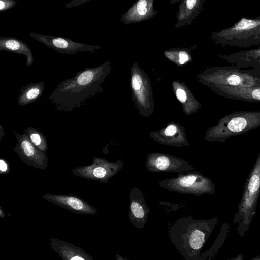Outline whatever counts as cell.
<instances>
[{"mask_svg":"<svg viewBox=\"0 0 260 260\" xmlns=\"http://www.w3.org/2000/svg\"><path fill=\"white\" fill-rule=\"evenodd\" d=\"M107 71V63L87 67L74 77L61 82L50 94L48 100L56 110L71 112L85 105L101 91V84Z\"/></svg>","mask_w":260,"mask_h":260,"instance_id":"1","label":"cell"},{"mask_svg":"<svg viewBox=\"0 0 260 260\" xmlns=\"http://www.w3.org/2000/svg\"><path fill=\"white\" fill-rule=\"evenodd\" d=\"M218 219H197L183 216L169 228L168 236L176 249L185 260H201V250Z\"/></svg>","mask_w":260,"mask_h":260,"instance_id":"2","label":"cell"},{"mask_svg":"<svg viewBox=\"0 0 260 260\" xmlns=\"http://www.w3.org/2000/svg\"><path fill=\"white\" fill-rule=\"evenodd\" d=\"M260 196V152L244 186L242 196L235 214L233 223L238 225L237 231L242 237L248 231L256 214Z\"/></svg>","mask_w":260,"mask_h":260,"instance_id":"3","label":"cell"},{"mask_svg":"<svg viewBox=\"0 0 260 260\" xmlns=\"http://www.w3.org/2000/svg\"><path fill=\"white\" fill-rule=\"evenodd\" d=\"M211 38L223 46H260V15L253 18L243 17L230 27L213 31Z\"/></svg>","mask_w":260,"mask_h":260,"instance_id":"4","label":"cell"},{"mask_svg":"<svg viewBox=\"0 0 260 260\" xmlns=\"http://www.w3.org/2000/svg\"><path fill=\"white\" fill-rule=\"evenodd\" d=\"M158 185L170 191L184 194H214L215 186L212 180L196 170L178 173L176 177L161 180Z\"/></svg>","mask_w":260,"mask_h":260,"instance_id":"5","label":"cell"},{"mask_svg":"<svg viewBox=\"0 0 260 260\" xmlns=\"http://www.w3.org/2000/svg\"><path fill=\"white\" fill-rule=\"evenodd\" d=\"M260 127V111H239L229 113L215 128V140L221 142Z\"/></svg>","mask_w":260,"mask_h":260,"instance_id":"6","label":"cell"},{"mask_svg":"<svg viewBox=\"0 0 260 260\" xmlns=\"http://www.w3.org/2000/svg\"><path fill=\"white\" fill-rule=\"evenodd\" d=\"M214 81L216 87L249 86L260 84V73L253 69H243L238 67L217 68Z\"/></svg>","mask_w":260,"mask_h":260,"instance_id":"7","label":"cell"},{"mask_svg":"<svg viewBox=\"0 0 260 260\" xmlns=\"http://www.w3.org/2000/svg\"><path fill=\"white\" fill-rule=\"evenodd\" d=\"M92 164L82 166L71 170L73 175L86 179L107 183L123 167L121 159L116 162H110L104 158L93 157Z\"/></svg>","mask_w":260,"mask_h":260,"instance_id":"8","label":"cell"},{"mask_svg":"<svg viewBox=\"0 0 260 260\" xmlns=\"http://www.w3.org/2000/svg\"><path fill=\"white\" fill-rule=\"evenodd\" d=\"M29 35L48 47L64 54L72 55L84 51L93 53L101 48V46L99 45H92L76 42L70 39L60 36L46 35L35 32H29Z\"/></svg>","mask_w":260,"mask_h":260,"instance_id":"9","label":"cell"},{"mask_svg":"<svg viewBox=\"0 0 260 260\" xmlns=\"http://www.w3.org/2000/svg\"><path fill=\"white\" fill-rule=\"evenodd\" d=\"M17 144L13 150L20 159L30 167L45 170L48 164L46 153L38 149L25 134L22 135L14 131Z\"/></svg>","mask_w":260,"mask_h":260,"instance_id":"10","label":"cell"},{"mask_svg":"<svg viewBox=\"0 0 260 260\" xmlns=\"http://www.w3.org/2000/svg\"><path fill=\"white\" fill-rule=\"evenodd\" d=\"M145 166L149 171L154 173H181L197 169L182 159L162 154L149 155Z\"/></svg>","mask_w":260,"mask_h":260,"instance_id":"11","label":"cell"},{"mask_svg":"<svg viewBox=\"0 0 260 260\" xmlns=\"http://www.w3.org/2000/svg\"><path fill=\"white\" fill-rule=\"evenodd\" d=\"M46 201L72 212L87 215H94L97 210L82 198L73 194H44Z\"/></svg>","mask_w":260,"mask_h":260,"instance_id":"12","label":"cell"},{"mask_svg":"<svg viewBox=\"0 0 260 260\" xmlns=\"http://www.w3.org/2000/svg\"><path fill=\"white\" fill-rule=\"evenodd\" d=\"M128 218L135 228L143 229L148 219L150 210L142 192L139 188L132 187L129 192Z\"/></svg>","mask_w":260,"mask_h":260,"instance_id":"13","label":"cell"},{"mask_svg":"<svg viewBox=\"0 0 260 260\" xmlns=\"http://www.w3.org/2000/svg\"><path fill=\"white\" fill-rule=\"evenodd\" d=\"M155 0H136L120 18L124 25L149 20L154 17L158 11L154 9Z\"/></svg>","mask_w":260,"mask_h":260,"instance_id":"14","label":"cell"},{"mask_svg":"<svg viewBox=\"0 0 260 260\" xmlns=\"http://www.w3.org/2000/svg\"><path fill=\"white\" fill-rule=\"evenodd\" d=\"M216 87L218 93L226 98L260 103V84L249 86Z\"/></svg>","mask_w":260,"mask_h":260,"instance_id":"15","label":"cell"},{"mask_svg":"<svg viewBox=\"0 0 260 260\" xmlns=\"http://www.w3.org/2000/svg\"><path fill=\"white\" fill-rule=\"evenodd\" d=\"M51 249L59 256L66 260H93V257L83 249L67 241L55 238H49Z\"/></svg>","mask_w":260,"mask_h":260,"instance_id":"16","label":"cell"},{"mask_svg":"<svg viewBox=\"0 0 260 260\" xmlns=\"http://www.w3.org/2000/svg\"><path fill=\"white\" fill-rule=\"evenodd\" d=\"M205 3V0H181L176 14L177 22L175 28L190 25L201 13Z\"/></svg>","mask_w":260,"mask_h":260,"instance_id":"17","label":"cell"},{"mask_svg":"<svg viewBox=\"0 0 260 260\" xmlns=\"http://www.w3.org/2000/svg\"><path fill=\"white\" fill-rule=\"evenodd\" d=\"M219 57L233 66L242 69H252L260 61V46L229 54H220Z\"/></svg>","mask_w":260,"mask_h":260,"instance_id":"18","label":"cell"},{"mask_svg":"<svg viewBox=\"0 0 260 260\" xmlns=\"http://www.w3.org/2000/svg\"><path fill=\"white\" fill-rule=\"evenodd\" d=\"M0 51H5L24 55L26 57V66L32 65L34 57L30 47L22 40L14 37H0Z\"/></svg>","mask_w":260,"mask_h":260,"instance_id":"19","label":"cell"},{"mask_svg":"<svg viewBox=\"0 0 260 260\" xmlns=\"http://www.w3.org/2000/svg\"><path fill=\"white\" fill-rule=\"evenodd\" d=\"M44 89V81L32 82L23 86L17 99L18 105L24 106L37 101L42 96Z\"/></svg>","mask_w":260,"mask_h":260,"instance_id":"20","label":"cell"},{"mask_svg":"<svg viewBox=\"0 0 260 260\" xmlns=\"http://www.w3.org/2000/svg\"><path fill=\"white\" fill-rule=\"evenodd\" d=\"M229 231V225L228 223H225L222 226L218 236L211 248L201 253V260L211 259L214 256L228 237Z\"/></svg>","mask_w":260,"mask_h":260,"instance_id":"21","label":"cell"},{"mask_svg":"<svg viewBox=\"0 0 260 260\" xmlns=\"http://www.w3.org/2000/svg\"><path fill=\"white\" fill-rule=\"evenodd\" d=\"M24 134L29 138L32 144L42 152L46 153L48 150V144L44 135L38 129L28 127L24 129Z\"/></svg>","mask_w":260,"mask_h":260,"instance_id":"22","label":"cell"},{"mask_svg":"<svg viewBox=\"0 0 260 260\" xmlns=\"http://www.w3.org/2000/svg\"><path fill=\"white\" fill-rule=\"evenodd\" d=\"M16 0H0V10L1 12L12 9L17 5Z\"/></svg>","mask_w":260,"mask_h":260,"instance_id":"23","label":"cell"},{"mask_svg":"<svg viewBox=\"0 0 260 260\" xmlns=\"http://www.w3.org/2000/svg\"><path fill=\"white\" fill-rule=\"evenodd\" d=\"M10 171V165L9 162L3 158L0 159V174L5 175L8 174Z\"/></svg>","mask_w":260,"mask_h":260,"instance_id":"24","label":"cell"},{"mask_svg":"<svg viewBox=\"0 0 260 260\" xmlns=\"http://www.w3.org/2000/svg\"><path fill=\"white\" fill-rule=\"evenodd\" d=\"M142 83V79L139 75H134L132 78V86L135 90L140 88Z\"/></svg>","mask_w":260,"mask_h":260,"instance_id":"25","label":"cell"},{"mask_svg":"<svg viewBox=\"0 0 260 260\" xmlns=\"http://www.w3.org/2000/svg\"><path fill=\"white\" fill-rule=\"evenodd\" d=\"M91 0H72L66 3L64 5L65 9H70L78 6Z\"/></svg>","mask_w":260,"mask_h":260,"instance_id":"26","label":"cell"},{"mask_svg":"<svg viewBox=\"0 0 260 260\" xmlns=\"http://www.w3.org/2000/svg\"><path fill=\"white\" fill-rule=\"evenodd\" d=\"M176 96L178 99L181 102H184L187 98V96L184 90L181 89H178L176 91Z\"/></svg>","mask_w":260,"mask_h":260,"instance_id":"27","label":"cell"},{"mask_svg":"<svg viewBox=\"0 0 260 260\" xmlns=\"http://www.w3.org/2000/svg\"><path fill=\"white\" fill-rule=\"evenodd\" d=\"M179 62L182 64L188 60V55L185 51H181L179 53Z\"/></svg>","mask_w":260,"mask_h":260,"instance_id":"28","label":"cell"},{"mask_svg":"<svg viewBox=\"0 0 260 260\" xmlns=\"http://www.w3.org/2000/svg\"><path fill=\"white\" fill-rule=\"evenodd\" d=\"M177 128L174 125H170L165 131V134L168 136H171L176 132Z\"/></svg>","mask_w":260,"mask_h":260,"instance_id":"29","label":"cell"},{"mask_svg":"<svg viewBox=\"0 0 260 260\" xmlns=\"http://www.w3.org/2000/svg\"><path fill=\"white\" fill-rule=\"evenodd\" d=\"M0 140H1L2 138L5 135V133H4V128L3 127V126L1 125H0Z\"/></svg>","mask_w":260,"mask_h":260,"instance_id":"30","label":"cell"},{"mask_svg":"<svg viewBox=\"0 0 260 260\" xmlns=\"http://www.w3.org/2000/svg\"><path fill=\"white\" fill-rule=\"evenodd\" d=\"M252 69L260 73V61L258 62V63Z\"/></svg>","mask_w":260,"mask_h":260,"instance_id":"31","label":"cell"},{"mask_svg":"<svg viewBox=\"0 0 260 260\" xmlns=\"http://www.w3.org/2000/svg\"><path fill=\"white\" fill-rule=\"evenodd\" d=\"M0 217L2 218L5 217V213L1 206H0Z\"/></svg>","mask_w":260,"mask_h":260,"instance_id":"32","label":"cell"},{"mask_svg":"<svg viewBox=\"0 0 260 260\" xmlns=\"http://www.w3.org/2000/svg\"><path fill=\"white\" fill-rule=\"evenodd\" d=\"M243 259V255L242 254L237 256V257L232 258V259H239V260H242Z\"/></svg>","mask_w":260,"mask_h":260,"instance_id":"33","label":"cell"},{"mask_svg":"<svg viewBox=\"0 0 260 260\" xmlns=\"http://www.w3.org/2000/svg\"><path fill=\"white\" fill-rule=\"evenodd\" d=\"M180 1H181V0H170L169 3L171 5H174L175 3L180 2Z\"/></svg>","mask_w":260,"mask_h":260,"instance_id":"34","label":"cell"},{"mask_svg":"<svg viewBox=\"0 0 260 260\" xmlns=\"http://www.w3.org/2000/svg\"><path fill=\"white\" fill-rule=\"evenodd\" d=\"M252 259H260L259 256H257L256 257L253 258Z\"/></svg>","mask_w":260,"mask_h":260,"instance_id":"35","label":"cell"}]
</instances>
